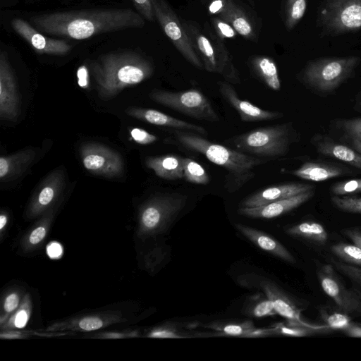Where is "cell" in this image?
<instances>
[{"instance_id":"obj_1","label":"cell","mask_w":361,"mask_h":361,"mask_svg":"<svg viewBox=\"0 0 361 361\" xmlns=\"http://www.w3.org/2000/svg\"><path fill=\"white\" fill-rule=\"evenodd\" d=\"M30 21L43 34L79 40L110 32L141 28L145 23L139 13L130 8L58 11L34 16Z\"/></svg>"},{"instance_id":"obj_2","label":"cell","mask_w":361,"mask_h":361,"mask_svg":"<svg viewBox=\"0 0 361 361\" xmlns=\"http://www.w3.org/2000/svg\"><path fill=\"white\" fill-rule=\"evenodd\" d=\"M99 97L110 99L123 89L150 78L154 68L142 54L133 51L109 52L91 63Z\"/></svg>"},{"instance_id":"obj_3","label":"cell","mask_w":361,"mask_h":361,"mask_svg":"<svg viewBox=\"0 0 361 361\" xmlns=\"http://www.w3.org/2000/svg\"><path fill=\"white\" fill-rule=\"evenodd\" d=\"M175 137L185 148L203 154L211 162L223 167L224 187L228 192L239 190L255 176V169L266 160L209 141L194 132L176 130Z\"/></svg>"},{"instance_id":"obj_4","label":"cell","mask_w":361,"mask_h":361,"mask_svg":"<svg viewBox=\"0 0 361 361\" xmlns=\"http://www.w3.org/2000/svg\"><path fill=\"white\" fill-rule=\"evenodd\" d=\"M288 123L260 127L231 138L228 142L241 152L267 157L284 156L291 143Z\"/></svg>"},{"instance_id":"obj_5","label":"cell","mask_w":361,"mask_h":361,"mask_svg":"<svg viewBox=\"0 0 361 361\" xmlns=\"http://www.w3.org/2000/svg\"><path fill=\"white\" fill-rule=\"evenodd\" d=\"M182 24L206 71L222 75L229 83H240L238 70L223 43L210 39L192 23L183 22Z\"/></svg>"},{"instance_id":"obj_6","label":"cell","mask_w":361,"mask_h":361,"mask_svg":"<svg viewBox=\"0 0 361 361\" xmlns=\"http://www.w3.org/2000/svg\"><path fill=\"white\" fill-rule=\"evenodd\" d=\"M360 59L350 56L311 61L303 72V80L320 92H331L350 77Z\"/></svg>"},{"instance_id":"obj_7","label":"cell","mask_w":361,"mask_h":361,"mask_svg":"<svg viewBox=\"0 0 361 361\" xmlns=\"http://www.w3.org/2000/svg\"><path fill=\"white\" fill-rule=\"evenodd\" d=\"M149 97L159 104L196 119L209 122L220 120L209 99L196 89L181 92L155 89L149 93Z\"/></svg>"},{"instance_id":"obj_8","label":"cell","mask_w":361,"mask_h":361,"mask_svg":"<svg viewBox=\"0 0 361 361\" xmlns=\"http://www.w3.org/2000/svg\"><path fill=\"white\" fill-rule=\"evenodd\" d=\"M319 22L328 34L340 35L361 29V0H327Z\"/></svg>"},{"instance_id":"obj_9","label":"cell","mask_w":361,"mask_h":361,"mask_svg":"<svg viewBox=\"0 0 361 361\" xmlns=\"http://www.w3.org/2000/svg\"><path fill=\"white\" fill-rule=\"evenodd\" d=\"M155 18L183 57L197 68L204 65L193 48L183 24L164 0H152Z\"/></svg>"},{"instance_id":"obj_10","label":"cell","mask_w":361,"mask_h":361,"mask_svg":"<svg viewBox=\"0 0 361 361\" xmlns=\"http://www.w3.org/2000/svg\"><path fill=\"white\" fill-rule=\"evenodd\" d=\"M188 196L173 192L154 196L141 212V223L147 231L154 232L171 223L184 208Z\"/></svg>"},{"instance_id":"obj_11","label":"cell","mask_w":361,"mask_h":361,"mask_svg":"<svg viewBox=\"0 0 361 361\" xmlns=\"http://www.w3.org/2000/svg\"><path fill=\"white\" fill-rule=\"evenodd\" d=\"M80 154L84 167L93 175L114 178L123 172L124 162L121 155L105 145L85 142L80 148Z\"/></svg>"},{"instance_id":"obj_12","label":"cell","mask_w":361,"mask_h":361,"mask_svg":"<svg viewBox=\"0 0 361 361\" xmlns=\"http://www.w3.org/2000/svg\"><path fill=\"white\" fill-rule=\"evenodd\" d=\"M238 282L244 287L261 290L272 302L276 313L289 321L304 323L300 310L291 298L271 280L256 274L238 276Z\"/></svg>"},{"instance_id":"obj_13","label":"cell","mask_w":361,"mask_h":361,"mask_svg":"<svg viewBox=\"0 0 361 361\" xmlns=\"http://www.w3.org/2000/svg\"><path fill=\"white\" fill-rule=\"evenodd\" d=\"M318 278L324 293L342 311L361 314V295L343 286L331 264L322 267Z\"/></svg>"},{"instance_id":"obj_14","label":"cell","mask_w":361,"mask_h":361,"mask_svg":"<svg viewBox=\"0 0 361 361\" xmlns=\"http://www.w3.org/2000/svg\"><path fill=\"white\" fill-rule=\"evenodd\" d=\"M20 111L17 82L6 51L0 54V118L14 121Z\"/></svg>"},{"instance_id":"obj_15","label":"cell","mask_w":361,"mask_h":361,"mask_svg":"<svg viewBox=\"0 0 361 361\" xmlns=\"http://www.w3.org/2000/svg\"><path fill=\"white\" fill-rule=\"evenodd\" d=\"M11 24L14 31L37 54L65 55L71 49L66 41L47 37L32 24L21 18H13Z\"/></svg>"},{"instance_id":"obj_16","label":"cell","mask_w":361,"mask_h":361,"mask_svg":"<svg viewBox=\"0 0 361 361\" xmlns=\"http://www.w3.org/2000/svg\"><path fill=\"white\" fill-rule=\"evenodd\" d=\"M218 84L221 96L236 110L243 122H259L283 116L281 112L264 110L246 100L241 99L231 83L219 81Z\"/></svg>"},{"instance_id":"obj_17","label":"cell","mask_w":361,"mask_h":361,"mask_svg":"<svg viewBox=\"0 0 361 361\" xmlns=\"http://www.w3.org/2000/svg\"><path fill=\"white\" fill-rule=\"evenodd\" d=\"M310 190H313L312 185L298 182L275 185L250 195L242 201L240 207H254L264 205L274 201L288 198Z\"/></svg>"},{"instance_id":"obj_18","label":"cell","mask_w":361,"mask_h":361,"mask_svg":"<svg viewBox=\"0 0 361 361\" xmlns=\"http://www.w3.org/2000/svg\"><path fill=\"white\" fill-rule=\"evenodd\" d=\"M314 195L310 190L299 195L254 207H240V215L250 218L271 219L287 213L310 200Z\"/></svg>"},{"instance_id":"obj_19","label":"cell","mask_w":361,"mask_h":361,"mask_svg":"<svg viewBox=\"0 0 361 361\" xmlns=\"http://www.w3.org/2000/svg\"><path fill=\"white\" fill-rule=\"evenodd\" d=\"M125 111L128 116L150 124L203 135L207 134V130L200 126L174 118L156 109L128 107Z\"/></svg>"},{"instance_id":"obj_20","label":"cell","mask_w":361,"mask_h":361,"mask_svg":"<svg viewBox=\"0 0 361 361\" xmlns=\"http://www.w3.org/2000/svg\"><path fill=\"white\" fill-rule=\"evenodd\" d=\"M37 150L27 147L0 158V180L6 183L18 178L34 161Z\"/></svg>"},{"instance_id":"obj_21","label":"cell","mask_w":361,"mask_h":361,"mask_svg":"<svg viewBox=\"0 0 361 361\" xmlns=\"http://www.w3.org/2000/svg\"><path fill=\"white\" fill-rule=\"evenodd\" d=\"M235 226L243 235L262 250L286 262H295V258L291 253L274 238L246 225L235 224Z\"/></svg>"},{"instance_id":"obj_22","label":"cell","mask_w":361,"mask_h":361,"mask_svg":"<svg viewBox=\"0 0 361 361\" xmlns=\"http://www.w3.org/2000/svg\"><path fill=\"white\" fill-rule=\"evenodd\" d=\"M65 186V174L62 169L51 171L41 182L32 202L35 212L42 210L56 198Z\"/></svg>"},{"instance_id":"obj_23","label":"cell","mask_w":361,"mask_h":361,"mask_svg":"<svg viewBox=\"0 0 361 361\" xmlns=\"http://www.w3.org/2000/svg\"><path fill=\"white\" fill-rule=\"evenodd\" d=\"M216 331L218 335H226L240 337H264L276 334L274 327L267 329H257L251 321L233 322L217 321L210 322L205 325Z\"/></svg>"},{"instance_id":"obj_24","label":"cell","mask_w":361,"mask_h":361,"mask_svg":"<svg viewBox=\"0 0 361 361\" xmlns=\"http://www.w3.org/2000/svg\"><path fill=\"white\" fill-rule=\"evenodd\" d=\"M183 158L176 154L149 157L145 165L159 178L174 180L183 178Z\"/></svg>"},{"instance_id":"obj_25","label":"cell","mask_w":361,"mask_h":361,"mask_svg":"<svg viewBox=\"0 0 361 361\" xmlns=\"http://www.w3.org/2000/svg\"><path fill=\"white\" fill-rule=\"evenodd\" d=\"M289 173L300 178L312 181H324L343 174V170L333 164L307 161Z\"/></svg>"},{"instance_id":"obj_26","label":"cell","mask_w":361,"mask_h":361,"mask_svg":"<svg viewBox=\"0 0 361 361\" xmlns=\"http://www.w3.org/2000/svg\"><path fill=\"white\" fill-rule=\"evenodd\" d=\"M317 150L322 154L331 157L361 169V154L344 145L326 138L318 140Z\"/></svg>"},{"instance_id":"obj_27","label":"cell","mask_w":361,"mask_h":361,"mask_svg":"<svg viewBox=\"0 0 361 361\" xmlns=\"http://www.w3.org/2000/svg\"><path fill=\"white\" fill-rule=\"evenodd\" d=\"M219 18L231 24L237 33L245 38L253 39L255 37L253 27L247 16L233 0H229Z\"/></svg>"},{"instance_id":"obj_28","label":"cell","mask_w":361,"mask_h":361,"mask_svg":"<svg viewBox=\"0 0 361 361\" xmlns=\"http://www.w3.org/2000/svg\"><path fill=\"white\" fill-rule=\"evenodd\" d=\"M252 67L257 75L270 89L280 90L281 80L276 65L267 56H256L252 60Z\"/></svg>"},{"instance_id":"obj_29","label":"cell","mask_w":361,"mask_h":361,"mask_svg":"<svg viewBox=\"0 0 361 361\" xmlns=\"http://www.w3.org/2000/svg\"><path fill=\"white\" fill-rule=\"evenodd\" d=\"M241 311L245 315L251 317H264L277 314L272 302L263 292L248 297Z\"/></svg>"},{"instance_id":"obj_30","label":"cell","mask_w":361,"mask_h":361,"mask_svg":"<svg viewBox=\"0 0 361 361\" xmlns=\"http://www.w3.org/2000/svg\"><path fill=\"white\" fill-rule=\"evenodd\" d=\"M292 236L299 237L319 244H324L328 234L324 226L314 221H305L294 225L286 230Z\"/></svg>"},{"instance_id":"obj_31","label":"cell","mask_w":361,"mask_h":361,"mask_svg":"<svg viewBox=\"0 0 361 361\" xmlns=\"http://www.w3.org/2000/svg\"><path fill=\"white\" fill-rule=\"evenodd\" d=\"M183 178L188 182L206 185L209 182V177L207 172L196 161L190 158H183Z\"/></svg>"},{"instance_id":"obj_32","label":"cell","mask_w":361,"mask_h":361,"mask_svg":"<svg viewBox=\"0 0 361 361\" xmlns=\"http://www.w3.org/2000/svg\"><path fill=\"white\" fill-rule=\"evenodd\" d=\"M331 250L346 263L361 267V248L355 245L337 243L331 247Z\"/></svg>"},{"instance_id":"obj_33","label":"cell","mask_w":361,"mask_h":361,"mask_svg":"<svg viewBox=\"0 0 361 361\" xmlns=\"http://www.w3.org/2000/svg\"><path fill=\"white\" fill-rule=\"evenodd\" d=\"M307 7V0H286L285 25L287 30H292L303 17Z\"/></svg>"},{"instance_id":"obj_34","label":"cell","mask_w":361,"mask_h":361,"mask_svg":"<svg viewBox=\"0 0 361 361\" xmlns=\"http://www.w3.org/2000/svg\"><path fill=\"white\" fill-rule=\"evenodd\" d=\"M276 334L290 336H307L312 335L315 328L295 321H289L287 324H277L274 326Z\"/></svg>"},{"instance_id":"obj_35","label":"cell","mask_w":361,"mask_h":361,"mask_svg":"<svg viewBox=\"0 0 361 361\" xmlns=\"http://www.w3.org/2000/svg\"><path fill=\"white\" fill-rule=\"evenodd\" d=\"M342 128L354 149L361 154V118L343 121Z\"/></svg>"},{"instance_id":"obj_36","label":"cell","mask_w":361,"mask_h":361,"mask_svg":"<svg viewBox=\"0 0 361 361\" xmlns=\"http://www.w3.org/2000/svg\"><path fill=\"white\" fill-rule=\"evenodd\" d=\"M332 203L339 209L355 214H361V197L334 195L331 197Z\"/></svg>"},{"instance_id":"obj_37","label":"cell","mask_w":361,"mask_h":361,"mask_svg":"<svg viewBox=\"0 0 361 361\" xmlns=\"http://www.w3.org/2000/svg\"><path fill=\"white\" fill-rule=\"evenodd\" d=\"M331 192L338 196L361 192V178L340 181L331 187Z\"/></svg>"},{"instance_id":"obj_38","label":"cell","mask_w":361,"mask_h":361,"mask_svg":"<svg viewBox=\"0 0 361 361\" xmlns=\"http://www.w3.org/2000/svg\"><path fill=\"white\" fill-rule=\"evenodd\" d=\"M322 317L328 326L334 329L343 331L352 323L350 318L347 314L339 312L322 313Z\"/></svg>"},{"instance_id":"obj_39","label":"cell","mask_w":361,"mask_h":361,"mask_svg":"<svg viewBox=\"0 0 361 361\" xmlns=\"http://www.w3.org/2000/svg\"><path fill=\"white\" fill-rule=\"evenodd\" d=\"M149 336L153 338H175L191 337V336L188 335V332H185L176 325L174 326L172 324L166 325L164 326L154 329L149 334Z\"/></svg>"},{"instance_id":"obj_40","label":"cell","mask_w":361,"mask_h":361,"mask_svg":"<svg viewBox=\"0 0 361 361\" xmlns=\"http://www.w3.org/2000/svg\"><path fill=\"white\" fill-rule=\"evenodd\" d=\"M334 267L341 273L361 286V268L350 264L333 261Z\"/></svg>"},{"instance_id":"obj_41","label":"cell","mask_w":361,"mask_h":361,"mask_svg":"<svg viewBox=\"0 0 361 361\" xmlns=\"http://www.w3.org/2000/svg\"><path fill=\"white\" fill-rule=\"evenodd\" d=\"M212 23L218 37L221 39L232 38L236 35L237 32L232 25L220 18H214Z\"/></svg>"},{"instance_id":"obj_42","label":"cell","mask_w":361,"mask_h":361,"mask_svg":"<svg viewBox=\"0 0 361 361\" xmlns=\"http://www.w3.org/2000/svg\"><path fill=\"white\" fill-rule=\"evenodd\" d=\"M130 134L132 139L140 145H149L158 140L156 135L139 128H132L130 131Z\"/></svg>"},{"instance_id":"obj_43","label":"cell","mask_w":361,"mask_h":361,"mask_svg":"<svg viewBox=\"0 0 361 361\" xmlns=\"http://www.w3.org/2000/svg\"><path fill=\"white\" fill-rule=\"evenodd\" d=\"M138 13L145 19L154 21L155 18L152 0H132Z\"/></svg>"},{"instance_id":"obj_44","label":"cell","mask_w":361,"mask_h":361,"mask_svg":"<svg viewBox=\"0 0 361 361\" xmlns=\"http://www.w3.org/2000/svg\"><path fill=\"white\" fill-rule=\"evenodd\" d=\"M102 321L97 317H86L79 322V327L85 331H92L101 328Z\"/></svg>"},{"instance_id":"obj_45","label":"cell","mask_w":361,"mask_h":361,"mask_svg":"<svg viewBox=\"0 0 361 361\" xmlns=\"http://www.w3.org/2000/svg\"><path fill=\"white\" fill-rule=\"evenodd\" d=\"M229 0H213L209 6L210 13L218 16L226 8Z\"/></svg>"},{"instance_id":"obj_46","label":"cell","mask_w":361,"mask_h":361,"mask_svg":"<svg viewBox=\"0 0 361 361\" xmlns=\"http://www.w3.org/2000/svg\"><path fill=\"white\" fill-rule=\"evenodd\" d=\"M343 233L350 238L354 245L361 248V230L357 228H348Z\"/></svg>"},{"instance_id":"obj_47","label":"cell","mask_w":361,"mask_h":361,"mask_svg":"<svg viewBox=\"0 0 361 361\" xmlns=\"http://www.w3.org/2000/svg\"><path fill=\"white\" fill-rule=\"evenodd\" d=\"M18 302L19 298L18 295H16V293L10 294L6 297L5 300L4 310L8 312H12L17 307Z\"/></svg>"},{"instance_id":"obj_48","label":"cell","mask_w":361,"mask_h":361,"mask_svg":"<svg viewBox=\"0 0 361 361\" xmlns=\"http://www.w3.org/2000/svg\"><path fill=\"white\" fill-rule=\"evenodd\" d=\"M45 234V228L43 226H39L31 233L29 240L32 244H37L44 238Z\"/></svg>"},{"instance_id":"obj_49","label":"cell","mask_w":361,"mask_h":361,"mask_svg":"<svg viewBox=\"0 0 361 361\" xmlns=\"http://www.w3.org/2000/svg\"><path fill=\"white\" fill-rule=\"evenodd\" d=\"M345 335L350 337L361 338V326L352 322L343 331Z\"/></svg>"},{"instance_id":"obj_50","label":"cell","mask_w":361,"mask_h":361,"mask_svg":"<svg viewBox=\"0 0 361 361\" xmlns=\"http://www.w3.org/2000/svg\"><path fill=\"white\" fill-rule=\"evenodd\" d=\"M47 254L51 258H57L62 254V247L58 243H52L47 247Z\"/></svg>"},{"instance_id":"obj_51","label":"cell","mask_w":361,"mask_h":361,"mask_svg":"<svg viewBox=\"0 0 361 361\" xmlns=\"http://www.w3.org/2000/svg\"><path fill=\"white\" fill-rule=\"evenodd\" d=\"M27 319L28 315L26 311H25L24 310H20L15 317V326L18 328L24 327L27 323Z\"/></svg>"},{"instance_id":"obj_52","label":"cell","mask_w":361,"mask_h":361,"mask_svg":"<svg viewBox=\"0 0 361 361\" xmlns=\"http://www.w3.org/2000/svg\"><path fill=\"white\" fill-rule=\"evenodd\" d=\"M7 222V218L5 215L0 216V229L2 230Z\"/></svg>"},{"instance_id":"obj_53","label":"cell","mask_w":361,"mask_h":361,"mask_svg":"<svg viewBox=\"0 0 361 361\" xmlns=\"http://www.w3.org/2000/svg\"><path fill=\"white\" fill-rule=\"evenodd\" d=\"M121 336L118 335V334H111V335H109V337H111V338H118V337H121Z\"/></svg>"},{"instance_id":"obj_54","label":"cell","mask_w":361,"mask_h":361,"mask_svg":"<svg viewBox=\"0 0 361 361\" xmlns=\"http://www.w3.org/2000/svg\"><path fill=\"white\" fill-rule=\"evenodd\" d=\"M360 230H361V228H360Z\"/></svg>"}]
</instances>
